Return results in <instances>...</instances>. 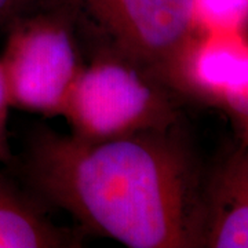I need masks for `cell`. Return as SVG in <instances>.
I'll return each instance as SVG.
<instances>
[{
  "label": "cell",
  "mask_w": 248,
  "mask_h": 248,
  "mask_svg": "<svg viewBox=\"0 0 248 248\" xmlns=\"http://www.w3.org/2000/svg\"><path fill=\"white\" fill-rule=\"evenodd\" d=\"M36 193L130 248L202 247L205 189L181 124L87 141L43 128L24 161Z\"/></svg>",
  "instance_id": "obj_1"
},
{
  "label": "cell",
  "mask_w": 248,
  "mask_h": 248,
  "mask_svg": "<svg viewBox=\"0 0 248 248\" xmlns=\"http://www.w3.org/2000/svg\"><path fill=\"white\" fill-rule=\"evenodd\" d=\"M61 116L73 137L113 140L179 123V94L138 62L113 54H91Z\"/></svg>",
  "instance_id": "obj_2"
},
{
  "label": "cell",
  "mask_w": 248,
  "mask_h": 248,
  "mask_svg": "<svg viewBox=\"0 0 248 248\" xmlns=\"http://www.w3.org/2000/svg\"><path fill=\"white\" fill-rule=\"evenodd\" d=\"M69 18L87 53L113 54L169 76L197 33L193 0H47ZM171 86V84H170Z\"/></svg>",
  "instance_id": "obj_3"
},
{
  "label": "cell",
  "mask_w": 248,
  "mask_h": 248,
  "mask_svg": "<svg viewBox=\"0 0 248 248\" xmlns=\"http://www.w3.org/2000/svg\"><path fill=\"white\" fill-rule=\"evenodd\" d=\"M6 32L0 68L10 107L45 117L61 116L84 63L69 18L43 0Z\"/></svg>",
  "instance_id": "obj_4"
},
{
  "label": "cell",
  "mask_w": 248,
  "mask_h": 248,
  "mask_svg": "<svg viewBox=\"0 0 248 248\" xmlns=\"http://www.w3.org/2000/svg\"><path fill=\"white\" fill-rule=\"evenodd\" d=\"M169 81L179 95L226 108L248 94V40L241 33L197 32L172 63Z\"/></svg>",
  "instance_id": "obj_5"
},
{
  "label": "cell",
  "mask_w": 248,
  "mask_h": 248,
  "mask_svg": "<svg viewBox=\"0 0 248 248\" xmlns=\"http://www.w3.org/2000/svg\"><path fill=\"white\" fill-rule=\"evenodd\" d=\"M202 247L248 248V145L223 160L204 199Z\"/></svg>",
  "instance_id": "obj_6"
},
{
  "label": "cell",
  "mask_w": 248,
  "mask_h": 248,
  "mask_svg": "<svg viewBox=\"0 0 248 248\" xmlns=\"http://www.w3.org/2000/svg\"><path fill=\"white\" fill-rule=\"evenodd\" d=\"M33 199L0 174V248H62L78 246Z\"/></svg>",
  "instance_id": "obj_7"
},
{
  "label": "cell",
  "mask_w": 248,
  "mask_h": 248,
  "mask_svg": "<svg viewBox=\"0 0 248 248\" xmlns=\"http://www.w3.org/2000/svg\"><path fill=\"white\" fill-rule=\"evenodd\" d=\"M197 32L241 33L248 28V0H193Z\"/></svg>",
  "instance_id": "obj_8"
},
{
  "label": "cell",
  "mask_w": 248,
  "mask_h": 248,
  "mask_svg": "<svg viewBox=\"0 0 248 248\" xmlns=\"http://www.w3.org/2000/svg\"><path fill=\"white\" fill-rule=\"evenodd\" d=\"M10 108L11 107L7 97V90L0 68V163H10L13 159L7 135V117Z\"/></svg>",
  "instance_id": "obj_9"
},
{
  "label": "cell",
  "mask_w": 248,
  "mask_h": 248,
  "mask_svg": "<svg viewBox=\"0 0 248 248\" xmlns=\"http://www.w3.org/2000/svg\"><path fill=\"white\" fill-rule=\"evenodd\" d=\"M43 0H0V29H4L18 17L39 7Z\"/></svg>",
  "instance_id": "obj_10"
},
{
  "label": "cell",
  "mask_w": 248,
  "mask_h": 248,
  "mask_svg": "<svg viewBox=\"0 0 248 248\" xmlns=\"http://www.w3.org/2000/svg\"><path fill=\"white\" fill-rule=\"evenodd\" d=\"M225 109L231 113L239 125L243 143L248 145V94L246 97H241L231 102Z\"/></svg>",
  "instance_id": "obj_11"
}]
</instances>
